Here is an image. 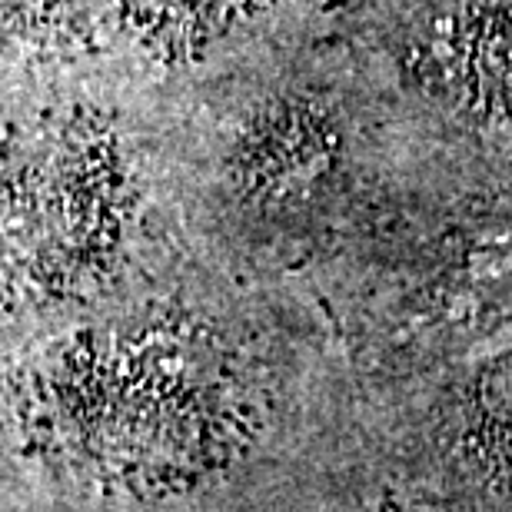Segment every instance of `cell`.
I'll return each mask as SVG.
<instances>
[{
    "label": "cell",
    "mask_w": 512,
    "mask_h": 512,
    "mask_svg": "<svg viewBox=\"0 0 512 512\" xmlns=\"http://www.w3.org/2000/svg\"><path fill=\"white\" fill-rule=\"evenodd\" d=\"M140 44L167 54H197L273 4V0H107Z\"/></svg>",
    "instance_id": "obj_1"
}]
</instances>
